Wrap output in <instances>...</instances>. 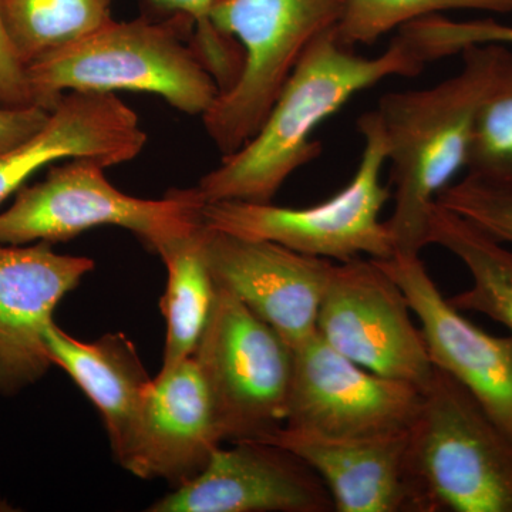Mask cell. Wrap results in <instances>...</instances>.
<instances>
[{
  "instance_id": "ba28073f",
  "label": "cell",
  "mask_w": 512,
  "mask_h": 512,
  "mask_svg": "<svg viewBox=\"0 0 512 512\" xmlns=\"http://www.w3.org/2000/svg\"><path fill=\"white\" fill-rule=\"evenodd\" d=\"M222 440H265L285 426L293 350L238 298L217 288L194 355Z\"/></svg>"
},
{
  "instance_id": "e0dca14e",
  "label": "cell",
  "mask_w": 512,
  "mask_h": 512,
  "mask_svg": "<svg viewBox=\"0 0 512 512\" xmlns=\"http://www.w3.org/2000/svg\"><path fill=\"white\" fill-rule=\"evenodd\" d=\"M146 141L137 114L113 93L64 94L43 130L0 154V204L46 164L90 157L111 167L136 158Z\"/></svg>"
},
{
  "instance_id": "52a82bcc",
  "label": "cell",
  "mask_w": 512,
  "mask_h": 512,
  "mask_svg": "<svg viewBox=\"0 0 512 512\" xmlns=\"http://www.w3.org/2000/svg\"><path fill=\"white\" fill-rule=\"evenodd\" d=\"M345 0H215L210 22L244 53L237 82L202 116L222 156L255 136L305 50L335 29Z\"/></svg>"
},
{
  "instance_id": "7402d4cb",
  "label": "cell",
  "mask_w": 512,
  "mask_h": 512,
  "mask_svg": "<svg viewBox=\"0 0 512 512\" xmlns=\"http://www.w3.org/2000/svg\"><path fill=\"white\" fill-rule=\"evenodd\" d=\"M467 175L512 191V50L504 46L493 82L478 104Z\"/></svg>"
},
{
  "instance_id": "7a4b0ae2",
  "label": "cell",
  "mask_w": 512,
  "mask_h": 512,
  "mask_svg": "<svg viewBox=\"0 0 512 512\" xmlns=\"http://www.w3.org/2000/svg\"><path fill=\"white\" fill-rule=\"evenodd\" d=\"M503 49L467 47L454 76L427 89L380 97L376 111L389 141L393 190V212L386 225L396 254L420 255L429 245L431 208L466 168L477 107L493 82Z\"/></svg>"
},
{
  "instance_id": "4316f807",
  "label": "cell",
  "mask_w": 512,
  "mask_h": 512,
  "mask_svg": "<svg viewBox=\"0 0 512 512\" xmlns=\"http://www.w3.org/2000/svg\"><path fill=\"white\" fill-rule=\"evenodd\" d=\"M52 111L43 107H8L0 104V154L15 150L49 123Z\"/></svg>"
},
{
  "instance_id": "44dd1931",
  "label": "cell",
  "mask_w": 512,
  "mask_h": 512,
  "mask_svg": "<svg viewBox=\"0 0 512 512\" xmlns=\"http://www.w3.org/2000/svg\"><path fill=\"white\" fill-rule=\"evenodd\" d=\"M113 0H0V20L23 67L113 20Z\"/></svg>"
},
{
  "instance_id": "30bf717a",
  "label": "cell",
  "mask_w": 512,
  "mask_h": 512,
  "mask_svg": "<svg viewBox=\"0 0 512 512\" xmlns=\"http://www.w3.org/2000/svg\"><path fill=\"white\" fill-rule=\"evenodd\" d=\"M293 350L286 427L332 437L409 431L423 390L390 379L340 355L316 332Z\"/></svg>"
},
{
  "instance_id": "9a60e30c",
  "label": "cell",
  "mask_w": 512,
  "mask_h": 512,
  "mask_svg": "<svg viewBox=\"0 0 512 512\" xmlns=\"http://www.w3.org/2000/svg\"><path fill=\"white\" fill-rule=\"evenodd\" d=\"M222 441L210 393L190 357L151 380L120 466L178 488L201 474Z\"/></svg>"
},
{
  "instance_id": "7c38bea8",
  "label": "cell",
  "mask_w": 512,
  "mask_h": 512,
  "mask_svg": "<svg viewBox=\"0 0 512 512\" xmlns=\"http://www.w3.org/2000/svg\"><path fill=\"white\" fill-rule=\"evenodd\" d=\"M377 262L419 319L431 365L463 384L512 437V336L490 335L468 320L444 298L420 255Z\"/></svg>"
},
{
  "instance_id": "277c9868",
  "label": "cell",
  "mask_w": 512,
  "mask_h": 512,
  "mask_svg": "<svg viewBox=\"0 0 512 512\" xmlns=\"http://www.w3.org/2000/svg\"><path fill=\"white\" fill-rule=\"evenodd\" d=\"M363 138L355 175L338 194L305 208L278 207L247 201L205 202L202 224L214 231L276 242L316 258L349 262L366 258L384 261L396 254L392 235L380 214L392 198L382 181L389 141L376 110L357 120Z\"/></svg>"
},
{
  "instance_id": "5bb4252c",
  "label": "cell",
  "mask_w": 512,
  "mask_h": 512,
  "mask_svg": "<svg viewBox=\"0 0 512 512\" xmlns=\"http://www.w3.org/2000/svg\"><path fill=\"white\" fill-rule=\"evenodd\" d=\"M93 269L92 259L57 254L47 242L0 244V394L15 396L49 372L46 328Z\"/></svg>"
},
{
  "instance_id": "cb8c5ba5",
  "label": "cell",
  "mask_w": 512,
  "mask_h": 512,
  "mask_svg": "<svg viewBox=\"0 0 512 512\" xmlns=\"http://www.w3.org/2000/svg\"><path fill=\"white\" fill-rule=\"evenodd\" d=\"M397 37L427 64L460 55L470 46H512V25L494 19L457 22L443 15H433L407 23L399 29Z\"/></svg>"
},
{
  "instance_id": "8992f818",
  "label": "cell",
  "mask_w": 512,
  "mask_h": 512,
  "mask_svg": "<svg viewBox=\"0 0 512 512\" xmlns=\"http://www.w3.org/2000/svg\"><path fill=\"white\" fill-rule=\"evenodd\" d=\"M107 165L90 157L67 158L50 168L42 183L23 185L0 214V244H57L101 225H116L160 251L202 227L197 187L168 191L160 200H143L117 190L107 180Z\"/></svg>"
},
{
  "instance_id": "83f0119b",
  "label": "cell",
  "mask_w": 512,
  "mask_h": 512,
  "mask_svg": "<svg viewBox=\"0 0 512 512\" xmlns=\"http://www.w3.org/2000/svg\"><path fill=\"white\" fill-rule=\"evenodd\" d=\"M0 104L8 107L32 106L28 77L9 45L0 20Z\"/></svg>"
},
{
  "instance_id": "ac0fdd59",
  "label": "cell",
  "mask_w": 512,
  "mask_h": 512,
  "mask_svg": "<svg viewBox=\"0 0 512 512\" xmlns=\"http://www.w3.org/2000/svg\"><path fill=\"white\" fill-rule=\"evenodd\" d=\"M47 355L62 367L99 410L117 463L126 456L151 377L134 343L124 333H107L96 342L74 339L50 323Z\"/></svg>"
},
{
  "instance_id": "9c48e42d",
  "label": "cell",
  "mask_w": 512,
  "mask_h": 512,
  "mask_svg": "<svg viewBox=\"0 0 512 512\" xmlns=\"http://www.w3.org/2000/svg\"><path fill=\"white\" fill-rule=\"evenodd\" d=\"M412 313L402 288L376 259L335 262L320 303L318 333L356 365L423 389L434 366Z\"/></svg>"
},
{
  "instance_id": "4fadbf2b",
  "label": "cell",
  "mask_w": 512,
  "mask_h": 512,
  "mask_svg": "<svg viewBox=\"0 0 512 512\" xmlns=\"http://www.w3.org/2000/svg\"><path fill=\"white\" fill-rule=\"evenodd\" d=\"M150 512H329L332 495L302 458L276 444L247 440L218 447L190 483Z\"/></svg>"
},
{
  "instance_id": "484cf974",
  "label": "cell",
  "mask_w": 512,
  "mask_h": 512,
  "mask_svg": "<svg viewBox=\"0 0 512 512\" xmlns=\"http://www.w3.org/2000/svg\"><path fill=\"white\" fill-rule=\"evenodd\" d=\"M151 2L165 12L184 13L194 20V43L204 60L215 62L224 56L228 37L221 35L208 18L215 0H151Z\"/></svg>"
},
{
  "instance_id": "3957f363",
  "label": "cell",
  "mask_w": 512,
  "mask_h": 512,
  "mask_svg": "<svg viewBox=\"0 0 512 512\" xmlns=\"http://www.w3.org/2000/svg\"><path fill=\"white\" fill-rule=\"evenodd\" d=\"M194 28V20L178 12L163 20H110L25 67L33 104L53 111L66 92L133 90L202 117L220 86L194 45Z\"/></svg>"
},
{
  "instance_id": "6da1fadb",
  "label": "cell",
  "mask_w": 512,
  "mask_h": 512,
  "mask_svg": "<svg viewBox=\"0 0 512 512\" xmlns=\"http://www.w3.org/2000/svg\"><path fill=\"white\" fill-rule=\"evenodd\" d=\"M421 62L399 37L376 57L356 55L330 29L305 50L254 137L197 185L202 200L269 204L285 181L322 156L316 128L350 99L389 77H416Z\"/></svg>"
},
{
  "instance_id": "ffe728a7",
  "label": "cell",
  "mask_w": 512,
  "mask_h": 512,
  "mask_svg": "<svg viewBox=\"0 0 512 512\" xmlns=\"http://www.w3.org/2000/svg\"><path fill=\"white\" fill-rule=\"evenodd\" d=\"M205 227L175 239L157 252L167 269V285L160 301L165 319L163 367L173 369L190 359L207 326L217 286L204 252Z\"/></svg>"
},
{
  "instance_id": "d4e9b609",
  "label": "cell",
  "mask_w": 512,
  "mask_h": 512,
  "mask_svg": "<svg viewBox=\"0 0 512 512\" xmlns=\"http://www.w3.org/2000/svg\"><path fill=\"white\" fill-rule=\"evenodd\" d=\"M437 204L456 212L500 242L512 245V191L466 175L437 195Z\"/></svg>"
},
{
  "instance_id": "603a6c76",
  "label": "cell",
  "mask_w": 512,
  "mask_h": 512,
  "mask_svg": "<svg viewBox=\"0 0 512 512\" xmlns=\"http://www.w3.org/2000/svg\"><path fill=\"white\" fill-rule=\"evenodd\" d=\"M448 10L505 15L512 12V0H345L336 33L339 42L349 49L370 46L407 23Z\"/></svg>"
},
{
  "instance_id": "5b68a950",
  "label": "cell",
  "mask_w": 512,
  "mask_h": 512,
  "mask_svg": "<svg viewBox=\"0 0 512 512\" xmlns=\"http://www.w3.org/2000/svg\"><path fill=\"white\" fill-rule=\"evenodd\" d=\"M409 430L429 512H512V437L463 384L434 367Z\"/></svg>"
},
{
  "instance_id": "d6986e66",
  "label": "cell",
  "mask_w": 512,
  "mask_h": 512,
  "mask_svg": "<svg viewBox=\"0 0 512 512\" xmlns=\"http://www.w3.org/2000/svg\"><path fill=\"white\" fill-rule=\"evenodd\" d=\"M427 241L457 256L470 272L473 285L450 302L461 312H478L501 323L512 336V251L437 202L430 211Z\"/></svg>"
},
{
  "instance_id": "2e32d148",
  "label": "cell",
  "mask_w": 512,
  "mask_h": 512,
  "mask_svg": "<svg viewBox=\"0 0 512 512\" xmlns=\"http://www.w3.org/2000/svg\"><path fill=\"white\" fill-rule=\"evenodd\" d=\"M296 454L322 478L338 512H429L410 466L409 431L332 437L281 427L266 437Z\"/></svg>"
},
{
  "instance_id": "8fae6325",
  "label": "cell",
  "mask_w": 512,
  "mask_h": 512,
  "mask_svg": "<svg viewBox=\"0 0 512 512\" xmlns=\"http://www.w3.org/2000/svg\"><path fill=\"white\" fill-rule=\"evenodd\" d=\"M204 252L215 286L231 292L292 349L318 332L335 261L207 227Z\"/></svg>"
}]
</instances>
